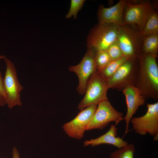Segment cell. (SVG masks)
I'll list each match as a JSON object with an SVG mask.
<instances>
[{"label": "cell", "instance_id": "cell-1", "mask_svg": "<svg viewBox=\"0 0 158 158\" xmlns=\"http://www.w3.org/2000/svg\"><path fill=\"white\" fill-rule=\"evenodd\" d=\"M157 57L142 53L138 58L139 74L135 86L145 100L158 99V67Z\"/></svg>", "mask_w": 158, "mask_h": 158}, {"label": "cell", "instance_id": "cell-2", "mask_svg": "<svg viewBox=\"0 0 158 158\" xmlns=\"http://www.w3.org/2000/svg\"><path fill=\"white\" fill-rule=\"evenodd\" d=\"M118 27L112 24L98 23L91 30L88 35L87 49L95 53L107 50L117 40Z\"/></svg>", "mask_w": 158, "mask_h": 158}, {"label": "cell", "instance_id": "cell-3", "mask_svg": "<svg viewBox=\"0 0 158 158\" xmlns=\"http://www.w3.org/2000/svg\"><path fill=\"white\" fill-rule=\"evenodd\" d=\"M109 89L107 80L96 71L89 79L84 98L78 104V109L81 110L90 105H97L108 100L107 92Z\"/></svg>", "mask_w": 158, "mask_h": 158}, {"label": "cell", "instance_id": "cell-4", "mask_svg": "<svg viewBox=\"0 0 158 158\" xmlns=\"http://www.w3.org/2000/svg\"><path fill=\"white\" fill-rule=\"evenodd\" d=\"M154 11L150 1H126L123 13L124 24L135 26L140 32Z\"/></svg>", "mask_w": 158, "mask_h": 158}, {"label": "cell", "instance_id": "cell-5", "mask_svg": "<svg viewBox=\"0 0 158 158\" xmlns=\"http://www.w3.org/2000/svg\"><path fill=\"white\" fill-rule=\"evenodd\" d=\"M139 68L138 59H128L107 80L109 88L122 91L128 86H135Z\"/></svg>", "mask_w": 158, "mask_h": 158}, {"label": "cell", "instance_id": "cell-6", "mask_svg": "<svg viewBox=\"0 0 158 158\" xmlns=\"http://www.w3.org/2000/svg\"><path fill=\"white\" fill-rule=\"evenodd\" d=\"M143 36L127 25L119 26L117 41L123 56L128 59H138L142 54L140 41Z\"/></svg>", "mask_w": 158, "mask_h": 158}, {"label": "cell", "instance_id": "cell-7", "mask_svg": "<svg viewBox=\"0 0 158 158\" xmlns=\"http://www.w3.org/2000/svg\"><path fill=\"white\" fill-rule=\"evenodd\" d=\"M123 119V113L116 109L108 100L103 101L97 105L95 113L87 125L86 130L102 129L111 122L117 125Z\"/></svg>", "mask_w": 158, "mask_h": 158}, {"label": "cell", "instance_id": "cell-8", "mask_svg": "<svg viewBox=\"0 0 158 158\" xmlns=\"http://www.w3.org/2000/svg\"><path fill=\"white\" fill-rule=\"evenodd\" d=\"M147 111L143 116L132 118L130 121L133 129L137 133L145 135L147 133L158 140V102L147 104Z\"/></svg>", "mask_w": 158, "mask_h": 158}, {"label": "cell", "instance_id": "cell-9", "mask_svg": "<svg viewBox=\"0 0 158 158\" xmlns=\"http://www.w3.org/2000/svg\"><path fill=\"white\" fill-rule=\"evenodd\" d=\"M4 60L6 66L4 78L6 104L8 107L11 109L15 106L22 105L20 92L23 87L17 78L16 71L13 63L6 58Z\"/></svg>", "mask_w": 158, "mask_h": 158}, {"label": "cell", "instance_id": "cell-10", "mask_svg": "<svg viewBox=\"0 0 158 158\" xmlns=\"http://www.w3.org/2000/svg\"><path fill=\"white\" fill-rule=\"evenodd\" d=\"M95 53L92 50H87L80 62L78 64L70 66L69 71L77 75L78 84L77 90L83 95L85 93L87 83L91 76L97 71L95 61Z\"/></svg>", "mask_w": 158, "mask_h": 158}, {"label": "cell", "instance_id": "cell-11", "mask_svg": "<svg viewBox=\"0 0 158 158\" xmlns=\"http://www.w3.org/2000/svg\"><path fill=\"white\" fill-rule=\"evenodd\" d=\"M97 105H90L80 110L71 121L65 123L63 128L69 137L77 139L83 137L86 128L96 111Z\"/></svg>", "mask_w": 158, "mask_h": 158}, {"label": "cell", "instance_id": "cell-12", "mask_svg": "<svg viewBox=\"0 0 158 158\" xmlns=\"http://www.w3.org/2000/svg\"><path fill=\"white\" fill-rule=\"evenodd\" d=\"M124 95L127 111L123 119L126 122V129L124 135L128 131L130 120L139 107L145 103V100L139 90L135 86H128L122 90Z\"/></svg>", "mask_w": 158, "mask_h": 158}, {"label": "cell", "instance_id": "cell-13", "mask_svg": "<svg viewBox=\"0 0 158 158\" xmlns=\"http://www.w3.org/2000/svg\"><path fill=\"white\" fill-rule=\"evenodd\" d=\"M126 2V0H120L109 8L99 6L97 13L99 23L112 24L118 26L125 25L123 13Z\"/></svg>", "mask_w": 158, "mask_h": 158}, {"label": "cell", "instance_id": "cell-14", "mask_svg": "<svg viewBox=\"0 0 158 158\" xmlns=\"http://www.w3.org/2000/svg\"><path fill=\"white\" fill-rule=\"evenodd\" d=\"M117 131L116 125H111L109 130L106 133L96 138L85 140L84 142V145L95 146L102 144H108L113 145L118 149L122 148L128 143L122 138L117 136Z\"/></svg>", "mask_w": 158, "mask_h": 158}, {"label": "cell", "instance_id": "cell-15", "mask_svg": "<svg viewBox=\"0 0 158 158\" xmlns=\"http://www.w3.org/2000/svg\"><path fill=\"white\" fill-rule=\"evenodd\" d=\"M158 50V34L143 36L142 50V53L148 54L157 57Z\"/></svg>", "mask_w": 158, "mask_h": 158}, {"label": "cell", "instance_id": "cell-16", "mask_svg": "<svg viewBox=\"0 0 158 158\" xmlns=\"http://www.w3.org/2000/svg\"><path fill=\"white\" fill-rule=\"evenodd\" d=\"M125 57L111 60L104 68L99 72L107 80L111 77L116 72L120 66L128 59Z\"/></svg>", "mask_w": 158, "mask_h": 158}, {"label": "cell", "instance_id": "cell-17", "mask_svg": "<svg viewBox=\"0 0 158 158\" xmlns=\"http://www.w3.org/2000/svg\"><path fill=\"white\" fill-rule=\"evenodd\" d=\"M140 32L142 36L158 34V14L156 11L150 16Z\"/></svg>", "mask_w": 158, "mask_h": 158}, {"label": "cell", "instance_id": "cell-18", "mask_svg": "<svg viewBox=\"0 0 158 158\" xmlns=\"http://www.w3.org/2000/svg\"><path fill=\"white\" fill-rule=\"evenodd\" d=\"M135 148L133 144H128L126 146L112 152L110 158H134Z\"/></svg>", "mask_w": 158, "mask_h": 158}, {"label": "cell", "instance_id": "cell-19", "mask_svg": "<svg viewBox=\"0 0 158 158\" xmlns=\"http://www.w3.org/2000/svg\"><path fill=\"white\" fill-rule=\"evenodd\" d=\"M107 50L98 51L96 53L95 61L96 70L100 71L111 61Z\"/></svg>", "mask_w": 158, "mask_h": 158}, {"label": "cell", "instance_id": "cell-20", "mask_svg": "<svg viewBox=\"0 0 158 158\" xmlns=\"http://www.w3.org/2000/svg\"><path fill=\"white\" fill-rule=\"evenodd\" d=\"M85 2L84 0H71L70 9L65 18H70L73 16L74 18H76L78 12L82 8Z\"/></svg>", "mask_w": 158, "mask_h": 158}, {"label": "cell", "instance_id": "cell-21", "mask_svg": "<svg viewBox=\"0 0 158 158\" xmlns=\"http://www.w3.org/2000/svg\"><path fill=\"white\" fill-rule=\"evenodd\" d=\"M107 51L111 60L124 57L117 40L109 47Z\"/></svg>", "mask_w": 158, "mask_h": 158}, {"label": "cell", "instance_id": "cell-22", "mask_svg": "<svg viewBox=\"0 0 158 158\" xmlns=\"http://www.w3.org/2000/svg\"><path fill=\"white\" fill-rule=\"evenodd\" d=\"M6 58L4 55H0V60L4 59ZM6 104V97L4 86V78L0 71V106H4Z\"/></svg>", "mask_w": 158, "mask_h": 158}, {"label": "cell", "instance_id": "cell-23", "mask_svg": "<svg viewBox=\"0 0 158 158\" xmlns=\"http://www.w3.org/2000/svg\"><path fill=\"white\" fill-rule=\"evenodd\" d=\"M12 158H20V154L17 149L15 147H13L12 152Z\"/></svg>", "mask_w": 158, "mask_h": 158}]
</instances>
